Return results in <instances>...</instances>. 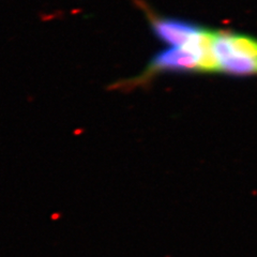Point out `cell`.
Returning a JSON list of instances; mask_svg holds the SVG:
<instances>
[{
    "instance_id": "cell-1",
    "label": "cell",
    "mask_w": 257,
    "mask_h": 257,
    "mask_svg": "<svg viewBox=\"0 0 257 257\" xmlns=\"http://www.w3.org/2000/svg\"><path fill=\"white\" fill-rule=\"evenodd\" d=\"M213 51L219 72L237 77L257 76V39L249 34L215 30Z\"/></svg>"
},
{
    "instance_id": "cell-2",
    "label": "cell",
    "mask_w": 257,
    "mask_h": 257,
    "mask_svg": "<svg viewBox=\"0 0 257 257\" xmlns=\"http://www.w3.org/2000/svg\"><path fill=\"white\" fill-rule=\"evenodd\" d=\"M146 9V14L154 36L161 42L169 45V47L183 46L201 29V27L189 21L160 16L148 10V8Z\"/></svg>"
}]
</instances>
